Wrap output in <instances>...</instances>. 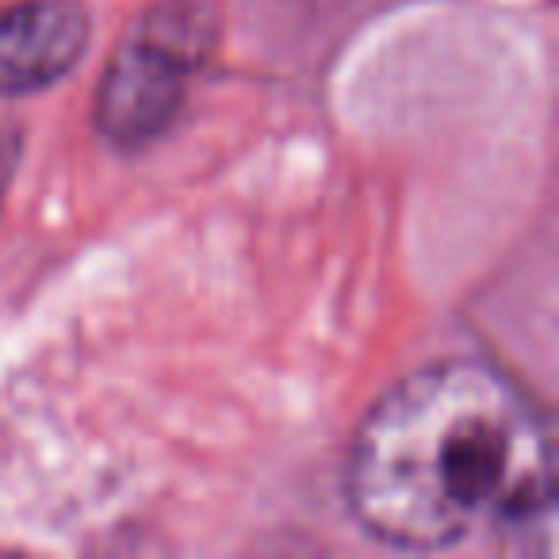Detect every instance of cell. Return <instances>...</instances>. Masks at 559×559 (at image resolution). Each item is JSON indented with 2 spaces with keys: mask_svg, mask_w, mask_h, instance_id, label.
I'll list each match as a JSON object with an SVG mask.
<instances>
[{
  "mask_svg": "<svg viewBox=\"0 0 559 559\" xmlns=\"http://www.w3.org/2000/svg\"><path fill=\"white\" fill-rule=\"evenodd\" d=\"M345 495L376 540L437 551L536 521L556 495L551 429L498 368L441 360L360 421Z\"/></svg>",
  "mask_w": 559,
  "mask_h": 559,
  "instance_id": "cell-1",
  "label": "cell"
},
{
  "mask_svg": "<svg viewBox=\"0 0 559 559\" xmlns=\"http://www.w3.org/2000/svg\"><path fill=\"white\" fill-rule=\"evenodd\" d=\"M215 47V20L200 0H162L116 47L96 88V127L123 150L146 146L185 108L188 81Z\"/></svg>",
  "mask_w": 559,
  "mask_h": 559,
  "instance_id": "cell-2",
  "label": "cell"
},
{
  "mask_svg": "<svg viewBox=\"0 0 559 559\" xmlns=\"http://www.w3.org/2000/svg\"><path fill=\"white\" fill-rule=\"evenodd\" d=\"M88 50L81 0H16L0 9V96H27L62 81Z\"/></svg>",
  "mask_w": 559,
  "mask_h": 559,
  "instance_id": "cell-3",
  "label": "cell"
},
{
  "mask_svg": "<svg viewBox=\"0 0 559 559\" xmlns=\"http://www.w3.org/2000/svg\"><path fill=\"white\" fill-rule=\"evenodd\" d=\"M4 162H12V154L4 150V142H0V185H4V173H9V165Z\"/></svg>",
  "mask_w": 559,
  "mask_h": 559,
  "instance_id": "cell-4",
  "label": "cell"
}]
</instances>
